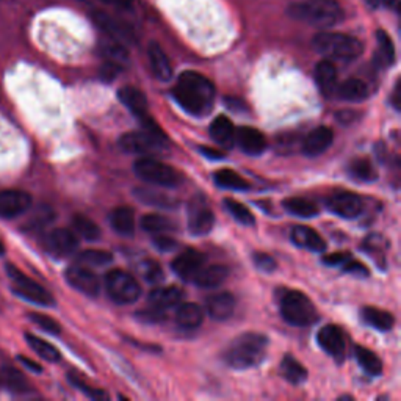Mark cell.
Segmentation results:
<instances>
[{"label": "cell", "instance_id": "cell-1", "mask_svg": "<svg viewBox=\"0 0 401 401\" xmlns=\"http://www.w3.org/2000/svg\"><path fill=\"white\" fill-rule=\"evenodd\" d=\"M172 96L190 115L205 116L214 107L215 86L205 75L187 71L179 75Z\"/></svg>", "mask_w": 401, "mask_h": 401}, {"label": "cell", "instance_id": "cell-2", "mask_svg": "<svg viewBox=\"0 0 401 401\" xmlns=\"http://www.w3.org/2000/svg\"><path fill=\"white\" fill-rule=\"evenodd\" d=\"M292 19L318 29H331L344 21L345 12L337 0H302L287 8Z\"/></svg>", "mask_w": 401, "mask_h": 401}, {"label": "cell", "instance_id": "cell-3", "mask_svg": "<svg viewBox=\"0 0 401 401\" xmlns=\"http://www.w3.org/2000/svg\"><path fill=\"white\" fill-rule=\"evenodd\" d=\"M268 339L267 335L259 333H246L227 346L224 353L226 364L235 370H248L260 365L267 357Z\"/></svg>", "mask_w": 401, "mask_h": 401}, {"label": "cell", "instance_id": "cell-4", "mask_svg": "<svg viewBox=\"0 0 401 401\" xmlns=\"http://www.w3.org/2000/svg\"><path fill=\"white\" fill-rule=\"evenodd\" d=\"M312 46L331 62H353L364 52V44L357 38L334 31H320L313 36Z\"/></svg>", "mask_w": 401, "mask_h": 401}, {"label": "cell", "instance_id": "cell-5", "mask_svg": "<svg viewBox=\"0 0 401 401\" xmlns=\"http://www.w3.org/2000/svg\"><path fill=\"white\" fill-rule=\"evenodd\" d=\"M281 315L292 326L306 328L317 323L318 312L309 298L301 292L290 290L281 300Z\"/></svg>", "mask_w": 401, "mask_h": 401}, {"label": "cell", "instance_id": "cell-6", "mask_svg": "<svg viewBox=\"0 0 401 401\" xmlns=\"http://www.w3.org/2000/svg\"><path fill=\"white\" fill-rule=\"evenodd\" d=\"M133 171L142 181L151 183V185L161 188H174L182 182L179 172L164 161L153 159V157H143L135 161Z\"/></svg>", "mask_w": 401, "mask_h": 401}, {"label": "cell", "instance_id": "cell-7", "mask_svg": "<svg viewBox=\"0 0 401 401\" xmlns=\"http://www.w3.org/2000/svg\"><path fill=\"white\" fill-rule=\"evenodd\" d=\"M168 140L161 130H143V132H129L119 138V148L124 153L151 157L159 154L166 148Z\"/></svg>", "mask_w": 401, "mask_h": 401}, {"label": "cell", "instance_id": "cell-8", "mask_svg": "<svg viewBox=\"0 0 401 401\" xmlns=\"http://www.w3.org/2000/svg\"><path fill=\"white\" fill-rule=\"evenodd\" d=\"M105 289L110 300L116 305H132L142 295L137 279L124 270H112L105 276Z\"/></svg>", "mask_w": 401, "mask_h": 401}, {"label": "cell", "instance_id": "cell-9", "mask_svg": "<svg viewBox=\"0 0 401 401\" xmlns=\"http://www.w3.org/2000/svg\"><path fill=\"white\" fill-rule=\"evenodd\" d=\"M7 273L13 283V290L21 298L40 306H53V298L44 287L35 283L34 279H30L29 276L19 272L13 265H7Z\"/></svg>", "mask_w": 401, "mask_h": 401}, {"label": "cell", "instance_id": "cell-10", "mask_svg": "<svg viewBox=\"0 0 401 401\" xmlns=\"http://www.w3.org/2000/svg\"><path fill=\"white\" fill-rule=\"evenodd\" d=\"M94 24L99 27V29L104 31V34L110 38V40L119 42V44H133L135 42V35L133 31L129 29L127 25L118 23L116 19H113L110 14L104 12H94L91 14Z\"/></svg>", "mask_w": 401, "mask_h": 401}, {"label": "cell", "instance_id": "cell-11", "mask_svg": "<svg viewBox=\"0 0 401 401\" xmlns=\"http://www.w3.org/2000/svg\"><path fill=\"white\" fill-rule=\"evenodd\" d=\"M31 196L23 190L0 192V218H16L30 209Z\"/></svg>", "mask_w": 401, "mask_h": 401}, {"label": "cell", "instance_id": "cell-12", "mask_svg": "<svg viewBox=\"0 0 401 401\" xmlns=\"http://www.w3.org/2000/svg\"><path fill=\"white\" fill-rule=\"evenodd\" d=\"M44 246L49 254L55 257H68L75 253L79 240L69 229H53L44 238Z\"/></svg>", "mask_w": 401, "mask_h": 401}, {"label": "cell", "instance_id": "cell-13", "mask_svg": "<svg viewBox=\"0 0 401 401\" xmlns=\"http://www.w3.org/2000/svg\"><path fill=\"white\" fill-rule=\"evenodd\" d=\"M188 231L193 235H205L212 231L215 215L204 200H193L188 207Z\"/></svg>", "mask_w": 401, "mask_h": 401}, {"label": "cell", "instance_id": "cell-14", "mask_svg": "<svg viewBox=\"0 0 401 401\" xmlns=\"http://www.w3.org/2000/svg\"><path fill=\"white\" fill-rule=\"evenodd\" d=\"M66 281L69 285L86 296L99 295V279H97V276L93 272H90L88 268L83 267V265H74V267L68 268Z\"/></svg>", "mask_w": 401, "mask_h": 401}, {"label": "cell", "instance_id": "cell-15", "mask_svg": "<svg viewBox=\"0 0 401 401\" xmlns=\"http://www.w3.org/2000/svg\"><path fill=\"white\" fill-rule=\"evenodd\" d=\"M328 209L334 215L351 220L362 214L364 203H362V198L357 196V194L350 193V192H342V193L334 194V196H331L328 199Z\"/></svg>", "mask_w": 401, "mask_h": 401}, {"label": "cell", "instance_id": "cell-16", "mask_svg": "<svg viewBox=\"0 0 401 401\" xmlns=\"http://www.w3.org/2000/svg\"><path fill=\"white\" fill-rule=\"evenodd\" d=\"M317 342L322 346L324 353L333 356L335 361H342L346 351V344L344 333L334 324H328L318 331Z\"/></svg>", "mask_w": 401, "mask_h": 401}, {"label": "cell", "instance_id": "cell-17", "mask_svg": "<svg viewBox=\"0 0 401 401\" xmlns=\"http://www.w3.org/2000/svg\"><path fill=\"white\" fill-rule=\"evenodd\" d=\"M172 272L183 281H193L200 268L204 267V256L194 249H187L172 260Z\"/></svg>", "mask_w": 401, "mask_h": 401}, {"label": "cell", "instance_id": "cell-18", "mask_svg": "<svg viewBox=\"0 0 401 401\" xmlns=\"http://www.w3.org/2000/svg\"><path fill=\"white\" fill-rule=\"evenodd\" d=\"M333 140L334 132L329 127L320 126L317 129H313L305 138V142H302V154H306L307 157L322 155L323 153H326L329 146L333 144Z\"/></svg>", "mask_w": 401, "mask_h": 401}, {"label": "cell", "instance_id": "cell-19", "mask_svg": "<svg viewBox=\"0 0 401 401\" xmlns=\"http://www.w3.org/2000/svg\"><path fill=\"white\" fill-rule=\"evenodd\" d=\"M235 142L243 153L248 155H260L267 148L263 133L254 127H240L235 132Z\"/></svg>", "mask_w": 401, "mask_h": 401}, {"label": "cell", "instance_id": "cell-20", "mask_svg": "<svg viewBox=\"0 0 401 401\" xmlns=\"http://www.w3.org/2000/svg\"><path fill=\"white\" fill-rule=\"evenodd\" d=\"M205 309H207V313L214 320L224 322V320L231 318L235 311V298L231 294H227V292L215 294L207 298Z\"/></svg>", "mask_w": 401, "mask_h": 401}, {"label": "cell", "instance_id": "cell-21", "mask_svg": "<svg viewBox=\"0 0 401 401\" xmlns=\"http://www.w3.org/2000/svg\"><path fill=\"white\" fill-rule=\"evenodd\" d=\"M118 97L121 104L127 107L140 121L148 118V99H146L143 91L133 88V86H124L118 91Z\"/></svg>", "mask_w": 401, "mask_h": 401}, {"label": "cell", "instance_id": "cell-22", "mask_svg": "<svg viewBox=\"0 0 401 401\" xmlns=\"http://www.w3.org/2000/svg\"><path fill=\"white\" fill-rule=\"evenodd\" d=\"M292 242L296 246L309 249V251L323 253L326 249V242L323 240V237L307 226H295L292 229Z\"/></svg>", "mask_w": 401, "mask_h": 401}, {"label": "cell", "instance_id": "cell-23", "mask_svg": "<svg viewBox=\"0 0 401 401\" xmlns=\"http://www.w3.org/2000/svg\"><path fill=\"white\" fill-rule=\"evenodd\" d=\"M315 82L324 96L331 97L337 90V69L331 60L324 58L315 66Z\"/></svg>", "mask_w": 401, "mask_h": 401}, {"label": "cell", "instance_id": "cell-24", "mask_svg": "<svg viewBox=\"0 0 401 401\" xmlns=\"http://www.w3.org/2000/svg\"><path fill=\"white\" fill-rule=\"evenodd\" d=\"M148 57H149V64L151 69H153L154 75L161 82H168L172 77V68L170 60H168L166 53L164 52L157 42H151L148 47Z\"/></svg>", "mask_w": 401, "mask_h": 401}, {"label": "cell", "instance_id": "cell-25", "mask_svg": "<svg viewBox=\"0 0 401 401\" xmlns=\"http://www.w3.org/2000/svg\"><path fill=\"white\" fill-rule=\"evenodd\" d=\"M183 296H185V294H183V290L179 289V287H164V289H155L151 292L149 305L166 311V309L177 307L181 305L183 301Z\"/></svg>", "mask_w": 401, "mask_h": 401}, {"label": "cell", "instance_id": "cell-26", "mask_svg": "<svg viewBox=\"0 0 401 401\" xmlns=\"http://www.w3.org/2000/svg\"><path fill=\"white\" fill-rule=\"evenodd\" d=\"M227 279V268L223 265H210L203 267L192 281L200 289H216Z\"/></svg>", "mask_w": 401, "mask_h": 401}, {"label": "cell", "instance_id": "cell-27", "mask_svg": "<svg viewBox=\"0 0 401 401\" xmlns=\"http://www.w3.org/2000/svg\"><path fill=\"white\" fill-rule=\"evenodd\" d=\"M210 137L223 148H231L235 143V129L229 118L216 116L210 124Z\"/></svg>", "mask_w": 401, "mask_h": 401}, {"label": "cell", "instance_id": "cell-28", "mask_svg": "<svg viewBox=\"0 0 401 401\" xmlns=\"http://www.w3.org/2000/svg\"><path fill=\"white\" fill-rule=\"evenodd\" d=\"M108 221H110V226L118 232L119 235H124V237L133 235L135 214L130 207L121 205V207L113 209L110 216H108Z\"/></svg>", "mask_w": 401, "mask_h": 401}, {"label": "cell", "instance_id": "cell-29", "mask_svg": "<svg viewBox=\"0 0 401 401\" xmlns=\"http://www.w3.org/2000/svg\"><path fill=\"white\" fill-rule=\"evenodd\" d=\"M204 320V312L194 302H181L177 306L176 323L182 329H196L200 326Z\"/></svg>", "mask_w": 401, "mask_h": 401}, {"label": "cell", "instance_id": "cell-30", "mask_svg": "<svg viewBox=\"0 0 401 401\" xmlns=\"http://www.w3.org/2000/svg\"><path fill=\"white\" fill-rule=\"evenodd\" d=\"M135 198L142 200L146 205H153V207L159 209H174L177 205V200L168 196L164 192H159L155 188H135L133 190Z\"/></svg>", "mask_w": 401, "mask_h": 401}, {"label": "cell", "instance_id": "cell-31", "mask_svg": "<svg viewBox=\"0 0 401 401\" xmlns=\"http://www.w3.org/2000/svg\"><path fill=\"white\" fill-rule=\"evenodd\" d=\"M362 320H364L368 326L375 328L378 331H390L395 324V318L392 313L378 307L362 309Z\"/></svg>", "mask_w": 401, "mask_h": 401}, {"label": "cell", "instance_id": "cell-32", "mask_svg": "<svg viewBox=\"0 0 401 401\" xmlns=\"http://www.w3.org/2000/svg\"><path fill=\"white\" fill-rule=\"evenodd\" d=\"M214 181L216 185L224 190H237V192H246V190L251 188V183H249L245 177H242L238 172L232 170H220L214 174Z\"/></svg>", "mask_w": 401, "mask_h": 401}, {"label": "cell", "instance_id": "cell-33", "mask_svg": "<svg viewBox=\"0 0 401 401\" xmlns=\"http://www.w3.org/2000/svg\"><path fill=\"white\" fill-rule=\"evenodd\" d=\"M335 91H337V94L342 97L344 101L350 102H362L368 97V86L359 79L345 80Z\"/></svg>", "mask_w": 401, "mask_h": 401}, {"label": "cell", "instance_id": "cell-34", "mask_svg": "<svg viewBox=\"0 0 401 401\" xmlns=\"http://www.w3.org/2000/svg\"><path fill=\"white\" fill-rule=\"evenodd\" d=\"M140 226L142 229L149 232V234H166V232H171L176 229L174 221L168 218L165 215H157V214H149L144 215L142 221H140Z\"/></svg>", "mask_w": 401, "mask_h": 401}, {"label": "cell", "instance_id": "cell-35", "mask_svg": "<svg viewBox=\"0 0 401 401\" xmlns=\"http://www.w3.org/2000/svg\"><path fill=\"white\" fill-rule=\"evenodd\" d=\"M281 373H283V376L287 379V381L295 384V386L302 384L307 379L306 367L290 354L285 356L283 362H281Z\"/></svg>", "mask_w": 401, "mask_h": 401}, {"label": "cell", "instance_id": "cell-36", "mask_svg": "<svg viewBox=\"0 0 401 401\" xmlns=\"http://www.w3.org/2000/svg\"><path fill=\"white\" fill-rule=\"evenodd\" d=\"M284 209L294 216H300V218H312V216L318 215V207L311 200L305 198H290L284 200Z\"/></svg>", "mask_w": 401, "mask_h": 401}, {"label": "cell", "instance_id": "cell-37", "mask_svg": "<svg viewBox=\"0 0 401 401\" xmlns=\"http://www.w3.org/2000/svg\"><path fill=\"white\" fill-rule=\"evenodd\" d=\"M376 41H378V53L376 62L379 66H390L395 62V47L390 36L384 30L376 31Z\"/></svg>", "mask_w": 401, "mask_h": 401}, {"label": "cell", "instance_id": "cell-38", "mask_svg": "<svg viewBox=\"0 0 401 401\" xmlns=\"http://www.w3.org/2000/svg\"><path fill=\"white\" fill-rule=\"evenodd\" d=\"M348 172L357 182H373L378 179L376 168L367 159H356L351 161L348 166Z\"/></svg>", "mask_w": 401, "mask_h": 401}, {"label": "cell", "instance_id": "cell-39", "mask_svg": "<svg viewBox=\"0 0 401 401\" xmlns=\"http://www.w3.org/2000/svg\"><path fill=\"white\" fill-rule=\"evenodd\" d=\"M25 340L27 344L30 345V348L44 361H49V362L60 361V351L52 344H49L47 340L36 337V335L34 334H25Z\"/></svg>", "mask_w": 401, "mask_h": 401}, {"label": "cell", "instance_id": "cell-40", "mask_svg": "<svg viewBox=\"0 0 401 401\" xmlns=\"http://www.w3.org/2000/svg\"><path fill=\"white\" fill-rule=\"evenodd\" d=\"M356 359L359 362V365L364 368V372L372 376L381 375L383 372V362L379 357L364 346H357L356 348Z\"/></svg>", "mask_w": 401, "mask_h": 401}, {"label": "cell", "instance_id": "cell-41", "mask_svg": "<svg viewBox=\"0 0 401 401\" xmlns=\"http://www.w3.org/2000/svg\"><path fill=\"white\" fill-rule=\"evenodd\" d=\"M73 227L77 234L88 242H96L101 237V229L93 220L85 215H75L73 218Z\"/></svg>", "mask_w": 401, "mask_h": 401}, {"label": "cell", "instance_id": "cell-42", "mask_svg": "<svg viewBox=\"0 0 401 401\" xmlns=\"http://www.w3.org/2000/svg\"><path fill=\"white\" fill-rule=\"evenodd\" d=\"M113 260V254L102 249H85L77 256V263L83 267H104Z\"/></svg>", "mask_w": 401, "mask_h": 401}, {"label": "cell", "instance_id": "cell-43", "mask_svg": "<svg viewBox=\"0 0 401 401\" xmlns=\"http://www.w3.org/2000/svg\"><path fill=\"white\" fill-rule=\"evenodd\" d=\"M224 209L231 214L232 218L237 220L240 224L253 226L256 223V218H254L251 210H249L245 204L238 203V200L224 199Z\"/></svg>", "mask_w": 401, "mask_h": 401}, {"label": "cell", "instance_id": "cell-44", "mask_svg": "<svg viewBox=\"0 0 401 401\" xmlns=\"http://www.w3.org/2000/svg\"><path fill=\"white\" fill-rule=\"evenodd\" d=\"M101 53L102 57H104L107 62H113V63H118V64H122L129 62V55H127V51L126 47L122 44H119V42L110 40V42H107V44H102L101 46Z\"/></svg>", "mask_w": 401, "mask_h": 401}, {"label": "cell", "instance_id": "cell-45", "mask_svg": "<svg viewBox=\"0 0 401 401\" xmlns=\"http://www.w3.org/2000/svg\"><path fill=\"white\" fill-rule=\"evenodd\" d=\"M140 273H142L146 283L149 284H159L165 278L164 270L160 268L159 263L153 262V260H144L142 267H140Z\"/></svg>", "mask_w": 401, "mask_h": 401}, {"label": "cell", "instance_id": "cell-46", "mask_svg": "<svg viewBox=\"0 0 401 401\" xmlns=\"http://www.w3.org/2000/svg\"><path fill=\"white\" fill-rule=\"evenodd\" d=\"M69 378V381H71V384L73 386L75 387V389H79V390H82V392L86 395V397H90V398H93V400H99V401H105V400H108L110 397H108V393L107 392H104V390L102 389H93V387H90L88 384H86L83 379H80L79 376H75V375H69L68 376Z\"/></svg>", "mask_w": 401, "mask_h": 401}, {"label": "cell", "instance_id": "cell-47", "mask_svg": "<svg viewBox=\"0 0 401 401\" xmlns=\"http://www.w3.org/2000/svg\"><path fill=\"white\" fill-rule=\"evenodd\" d=\"M30 320L36 324V326H40L42 331H46V333L49 334L58 335L60 333H62V328H60L58 322H55L52 317L44 315V313H30Z\"/></svg>", "mask_w": 401, "mask_h": 401}, {"label": "cell", "instance_id": "cell-48", "mask_svg": "<svg viewBox=\"0 0 401 401\" xmlns=\"http://www.w3.org/2000/svg\"><path fill=\"white\" fill-rule=\"evenodd\" d=\"M2 379L8 387L14 390H27V381L19 372L13 370V368H5L2 372Z\"/></svg>", "mask_w": 401, "mask_h": 401}, {"label": "cell", "instance_id": "cell-49", "mask_svg": "<svg viewBox=\"0 0 401 401\" xmlns=\"http://www.w3.org/2000/svg\"><path fill=\"white\" fill-rule=\"evenodd\" d=\"M52 220H53L52 210L49 207H40L36 210V214L31 216L27 226H29L30 229H41V227H44L47 223H51Z\"/></svg>", "mask_w": 401, "mask_h": 401}, {"label": "cell", "instance_id": "cell-50", "mask_svg": "<svg viewBox=\"0 0 401 401\" xmlns=\"http://www.w3.org/2000/svg\"><path fill=\"white\" fill-rule=\"evenodd\" d=\"M142 322L144 323H161L166 320V311L164 309H159V307H154L151 306V309H144V311L138 312L137 315Z\"/></svg>", "mask_w": 401, "mask_h": 401}, {"label": "cell", "instance_id": "cell-51", "mask_svg": "<svg viewBox=\"0 0 401 401\" xmlns=\"http://www.w3.org/2000/svg\"><path fill=\"white\" fill-rule=\"evenodd\" d=\"M253 259H254V263H256V267L263 273H272V272H274L276 267H278L276 260L270 256V254L256 253Z\"/></svg>", "mask_w": 401, "mask_h": 401}, {"label": "cell", "instance_id": "cell-52", "mask_svg": "<svg viewBox=\"0 0 401 401\" xmlns=\"http://www.w3.org/2000/svg\"><path fill=\"white\" fill-rule=\"evenodd\" d=\"M122 71V66L113 62H105L101 68V79L104 82H113L118 77V74Z\"/></svg>", "mask_w": 401, "mask_h": 401}, {"label": "cell", "instance_id": "cell-53", "mask_svg": "<svg viewBox=\"0 0 401 401\" xmlns=\"http://www.w3.org/2000/svg\"><path fill=\"white\" fill-rule=\"evenodd\" d=\"M154 245L155 248H159L160 251L170 253L177 246V242L166 234H157L154 238Z\"/></svg>", "mask_w": 401, "mask_h": 401}, {"label": "cell", "instance_id": "cell-54", "mask_svg": "<svg viewBox=\"0 0 401 401\" xmlns=\"http://www.w3.org/2000/svg\"><path fill=\"white\" fill-rule=\"evenodd\" d=\"M344 267V272L346 273H351V274H359V276H368V270L365 268L364 263L357 262V260H351L348 259L346 262L342 265Z\"/></svg>", "mask_w": 401, "mask_h": 401}, {"label": "cell", "instance_id": "cell-55", "mask_svg": "<svg viewBox=\"0 0 401 401\" xmlns=\"http://www.w3.org/2000/svg\"><path fill=\"white\" fill-rule=\"evenodd\" d=\"M348 259H351L348 253H334L324 256L323 262L324 265H329V267H339V265H344Z\"/></svg>", "mask_w": 401, "mask_h": 401}, {"label": "cell", "instance_id": "cell-56", "mask_svg": "<svg viewBox=\"0 0 401 401\" xmlns=\"http://www.w3.org/2000/svg\"><path fill=\"white\" fill-rule=\"evenodd\" d=\"M18 361L23 362V364H24L27 368H30L31 372H35V373H41V372H42V367H41L40 364H36V362H34L31 359H29V357L19 356V357H18Z\"/></svg>", "mask_w": 401, "mask_h": 401}, {"label": "cell", "instance_id": "cell-57", "mask_svg": "<svg viewBox=\"0 0 401 401\" xmlns=\"http://www.w3.org/2000/svg\"><path fill=\"white\" fill-rule=\"evenodd\" d=\"M199 153L205 157H209V159H221V157L224 155L223 153H220V151L212 149V148H205V146L199 148Z\"/></svg>", "mask_w": 401, "mask_h": 401}, {"label": "cell", "instance_id": "cell-58", "mask_svg": "<svg viewBox=\"0 0 401 401\" xmlns=\"http://www.w3.org/2000/svg\"><path fill=\"white\" fill-rule=\"evenodd\" d=\"M354 116H357L356 112H340L337 115V119L344 124H350L354 119Z\"/></svg>", "mask_w": 401, "mask_h": 401}, {"label": "cell", "instance_id": "cell-59", "mask_svg": "<svg viewBox=\"0 0 401 401\" xmlns=\"http://www.w3.org/2000/svg\"><path fill=\"white\" fill-rule=\"evenodd\" d=\"M392 105H393V108L395 110H400V85L397 83V86H395L393 88V94H392Z\"/></svg>", "mask_w": 401, "mask_h": 401}, {"label": "cell", "instance_id": "cell-60", "mask_svg": "<svg viewBox=\"0 0 401 401\" xmlns=\"http://www.w3.org/2000/svg\"><path fill=\"white\" fill-rule=\"evenodd\" d=\"M379 5H384L387 8H395L398 5V0H379Z\"/></svg>", "mask_w": 401, "mask_h": 401}, {"label": "cell", "instance_id": "cell-61", "mask_svg": "<svg viewBox=\"0 0 401 401\" xmlns=\"http://www.w3.org/2000/svg\"><path fill=\"white\" fill-rule=\"evenodd\" d=\"M116 2L121 5L122 8H130V5L133 3V0H116Z\"/></svg>", "mask_w": 401, "mask_h": 401}, {"label": "cell", "instance_id": "cell-62", "mask_svg": "<svg viewBox=\"0 0 401 401\" xmlns=\"http://www.w3.org/2000/svg\"><path fill=\"white\" fill-rule=\"evenodd\" d=\"M372 8H379V0H365Z\"/></svg>", "mask_w": 401, "mask_h": 401}, {"label": "cell", "instance_id": "cell-63", "mask_svg": "<svg viewBox=\"0 0 401 401\" xmlns=\"http://www.w3.org/2000/svg\"><path fill=\"white\" fill-rule=\"evenodd\" d=\"M3 249H5V248H3V245H2V242H0V256H2V254H3Z\"/></svg>", "mask_w": 401, "mask_h": 401}, {"label": "cell", "instance_id": "cell-64", "mask_svg": "<svg viewBox=\"0 0 401 401\" xmlns=\"http://www.w3.org/2000/svg\"><path fill=\"white\" fill-rule=\"evenodd\" d=\"M104 2H107V3H110V2H113V0H104Z\"/></svg>", "mask_w": 401, "mask_h": 401}]
</instances>
